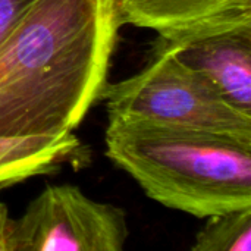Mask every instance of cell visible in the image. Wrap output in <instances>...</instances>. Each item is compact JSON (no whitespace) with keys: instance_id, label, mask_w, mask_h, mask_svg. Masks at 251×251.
Returning <instances> with one entry per match:
<instances>
[{"instance_id":"6da1fadb","label":"cell","mask_w":251,"mask_h":251,"mask_svg":"<svg viewBox=\"0 0 251 251\" xmlns=\"http://www.w3.org/2000/svg\"><path fill=\"white\" fill-rule=\"evenodd\" d=\"M121 25L115 0H32L0 44V135L72 132L107 84Z\"/></svg>"},{"instance_id":"7a4b0ae2","label":"cell","mask_w":251,"mask_h":251,"mask_svg":"<svg viewBox=\"0 0 251 251\" xmlns=\"http://www.w3.org/2000/svg\"><path fill=\"white\" fill-rule=\"evenodd\" d=\"M106 156L165 207L209 218L251 207V144L212 131L109 116Z\"/></svg>"},{"instance_id":"3957f363","label":"cell","mask_w":251,"mask_h":251,"mask_svg":"<svg viewBox=\"0 0 251 251\" xmlns=\"http://www.w3.org/2000/svg\"><path fill=\"white\" fill-rule=\"evenodd\" d=\"M149 63L135 75L106 84L100 99L109 116L218 132L251 144V113L231 104L197 69L160 38Z\"/></svg>"},{"instance_id":"277c9868","label":"cell","mask_w":251,"mask_h":251,"mask_svg":"<svg viewBox=\"0 0 251 251\" xmlns=\"http://www.w3.org/2000/svg\"><path fill=\"white\" fill-rule=\"evenodd\" d=\"M125 210L87 197L75 185H49L15 219V251H121Z\"/></svg>"},{"instance_id":"5b68a950","label":"cell","mask_w":251,"mask_h":251,"mask_svg":"<svg viewBox=\"0 0 251 251\" xmlns=\"http://www.w3.org/2000/svg\"><path fill=\"white\" fill-rule=\"evenodd\" d=\"M159 38L231 104L251 113V19L212 22Z\"/></svg>"},{"instance_id":"8992f818","label":"cell","mask_w":251,"mask_h":251,"mask_svg":"<svg viewBox=\"0 0 251 251\" xmlns=\"http://www.w3.org/2000/svg\"><path fill=\"white\" fill-rule=\"evenodd\" d=\"M122 24L159 35L231 19H251V0H115Z\"/></svg>"},{"instance_id":"52a82bcc","label":"cell","mask_w":251,"mask_h":251,"mask_svg":"<svg viewBox=\"0 0 251 251\" xmlns=\"http://www.w3.org/2000/svg\"><path fill=\"white\" fill-rule=\"evenodd\" d=\"M84 157L72 132L56 135H0V190L38 175L57 172Z\"/></svg>"},{"instance_id":"ba28073f","label":"cell","mask_w":251,"mask_h":251,"mask_svg":"<svg viewBox=\"0 0 251 251\" xmlns=\"http://www.w3.org/2000/svg\"><path fill=\"white\" fill-rule=\"evenodd\" d=\"M197 232L193 251H250L251 207L206 218Z\"/></svg>"},{"instance_id":"9c48e42d","label":"cell","mask_w":251,"mask_h":251,"mask_svg":"<svg viewBox=\"0 0 251 251\" xmlns=\"http://www.w3.org/2000/svg\"><path fill=\"white\" fill-rule=\"evenodd\" d=\"M32 0H0V44L12 32Z\"/></svg>"},{"instance_id":"30bf717a","label":"cell","mask_w":251,"mask_h":251,"mask_svg":"<svg viewBox=\"0 0 251 251\" xmlns=\"http://www.w3.org/2000/svg\"><path fill=\"white\" fill-rule=\"evenodd\" d=\"M0 251H15V219L4 203H0Z\"/></svg>"}]
</instances>
